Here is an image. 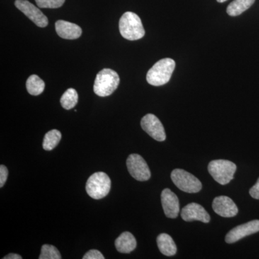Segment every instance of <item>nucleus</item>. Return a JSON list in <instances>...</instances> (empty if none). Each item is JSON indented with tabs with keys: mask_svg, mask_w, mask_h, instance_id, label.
Instances as JSON below:
<instances>
[{
	"mask_svg": "<svg viewBox=\"0 0 259 259\" xmlns=\"http://www.w3.org/2000/svg\"><path fill=\"white\" fill-rule=\"evenodd\" d=\"M176 63L169 58L161 59L153 65L146 75L148 83L158 87L166 84L171 79Z\"/></svg>",
	"mask_w": 259,
	"mask_h": 259,
	"instance_id": "1",
	"label": "nucleus"
},
{
	"mask_svg": "<svg viewBox=\"0 0 259 259\" xmlns=\"http://www.w3.org/2000/svg\"><path fill=\"white\" fill-rule=\"evenodd\" d=\"M121 35L129 40H137L145 35V30L139 15L132 12H126L119 22Z\"/></svg>",
	"mask_w": 259,
	"mask_h": 259,
	"instance_id": "2",
	"label": "nucleus"
},
{
	"mask_svg": "<svg viewBox=\"0 0 259 259\" xmlns=\"http://www.w3.org/2000/svg\"><path fill=\"white\" fill-rule=\"evenodd\" d=\"M120 83L119 75L114 70L104 69L97 74L94 83V92L100 97L112 95Z\"/></svg>",
	"mask_w": 259,
	"mask_h": 259,
	"instance_id": "3",
	"label": "nucleus"
},
{
	"mask_svg": "<svg viewBox=\"0 0 259 259\" xmlns=\"http://www.w3.org/2000/svg\"><path fill=\"white\" fill-rule=\"evenodd\" d=\"M111 189V180L107 174L96 172L88 179L86 191L92 198L100 199L106 197Z\"/></svg>",
	"mask_w": 259,
	"mask_h": 259,
	"instance_id": "4",
	"label": "nucleus"
},
{
	"mask_svg": "<svg viewBox=\"0 0 259 259\" xmlns=\"http://www.w3.org/2000/svg\"><path fill=\"white\" fill-rule=\"evenodd\" d=\"M236 169V165L228 160H214L208 165V171L211 176L222 185H226L233 180Z\"/></svg>",
	"mask_w": 259,
	"mask_h": 259,
	"instance_id": "5",
	"label": "nucleus"
},
{
	"mask_svg": "<svg viewBox=\"0 0 259 259\" xmlns=\"http://www.w3.org/2000/svg\"><path fill=\"white\" fill-rule=\"evenodd\" d=\"M172 182L180 190L187 193H197L202 190L200 181L185 170L176 168L171 174Z\"/></svg>",
	"mask_w": 259,
	"mask_h": 259,
	"instance_id": "6",
	"label": "nucleus"
},
{
	"mask_svg": "<svg viewBox=\"0 0 259 259\" xmlns=\"http://www.w3.org/2000/svg\"><path fill=\"white\" fill-rule=\"evenodd\" d=\"M126 164L130 175L134 177L135 180L145 182L149 180L151 177L149 167L144 158L140 155L136 153L130 155L126 161Z\"/></svg>",
	"mask_w": 259,
	"mask_h": 259,
	"instance_id": "7",
	"label": "nucleus"
},
{
	"mask_svg": "<svg viewBox=\"0 0 259 259\" xmlns=\"http://www.w3.org/2000/svg\"><path fill=\"white\" fill-rule=\"evenodd\" d=\"M15 5L37 26L40 28H45L49 24L47 17L40 11L38 8L32 5L28 0H16L15 2Z\"/></svg>",
	"mask_w": 259,
	"mask_h": 259,
	"instance_id": "8",
	"label": "nucleus"
},
{
	"mask_svg": "<svg viewBox=\"0 0 259 259\" xmlns=\"http://www.w3.org/2000/svg\"><path fill=\"white\" fill-rule=\"evenodd\" d=\"M141 125L145 132L156 141H164L166 139L164 127L161 121L153 114L145 115L141 120Z\"/></svg>",
	"mask_w": 259,
	"mask_h": 259,
	"instance_id": "9",
	"label": "nucleus"
},
{
	"mask_svg": "<svg viewBox=\"0 0 259 259\" xmlns=\"http://www.w3.org/2000/svg\"><path fill=\"white\" fill-rule=\"evenodd\" d=\"M257 232H259V221L255 220V221H250L245 224L236 226L231 231L228 232L226 236V242L227 243L231 244L240 241L245 237L254 234Z\"/></svg>",
	"mask_w": 259,
	"mask_h": 259,
	"instance_id": "10",
	"label": "nucleus"
},
{
	"mask_svg": "<svg viewBox=\"0 0 259 259\" xmlns=\"http://www.w3.org/2000/svg\"><path fill=\"white\" fill-rule=\"evenodd\" d=\"M161 204L163 212L167 218H176L180 213V201L176 194L169 189L162 191Z\"/></svg>",
	"mask_w": 259,
	"mask_h": 259,
	"instance_id": "11",
	"label": "nucleus"
},
{
	"mask_svg": "<svg viewBox=\"0 0 259 259\" xmlns=\"http://www.w3.org/2000/svg\"><path fill=\"white\" fill-rule=\"evenodd\" d=\"M212 209L214 212L223 218L234 217L238 212L236 204L226 196L215 197L212 202Z\"/></svg>",
	"mask_w": 259,
	"mask_h": 259,
	"instance_id": "12",
	"label": "nucleus"
},
{
	"mask_svg": "<svg viewBox=\"0 0 259 259\" xmlns=\"http://www.w3.org/2000/svg\"><path fill=\"white\" fill-rule=\"evenodd\" d=\"M182 219L187 222L198 221L207 223L210 221V216L200 204L190 203L185 206L181 212Z\"/></svg>",
	"mask_w": 259,
	"mask_h": 259,
	"instance_id": "13",
	"label": "nucleus"
},
{
	"mask_svg": "<svg viewBox=\"0 0 259 259\" xmlns=\"http://www.w3.org/2000/svg\"><path fill=\"white\" fill-rule=\"evenodd\" d=\"M55 26L56 32L61 38L74 40L79 38L82 33V30L79 25L65 20H58Z\"/></svg>",
	"mask_w": 259,
	"mask_h": 259,
	"instance_id": "14",
	"label": "nucleus"
},
{
	"mask_svg": "<svg viewBox=\"0 0 259 259\" xmlns=\"http://www.w3.org/2000/svg\"><path fill=\"white\" fill-rule=\"evenodd\" d=\"M116 249L120 253H129L137 246V242L132 233L124 232L115 241Z\"/></svg>",
	"mask_w": 259,
	"mask_h": 259,
	"instance_id": "15",
	"label": "nucleus"
},
{
	"mask_svg": "<svg viewBox=\"0 0 259 259\" xmlns=\"http://www.w3.org/2000/svg\"><path fill=\"white\" fill-rule=\"evenodd\" d=\"M158 249L162 254L166 256H172L177 253V245L169 235L161 233L157 237Z\"/></svg>",
	"mask_w": 259,
	"mask_h": 259,
	"instance_id": "16",
	"label": "nucleus"
},
{
	"mask_svg": "<svg viewBox=\"0 0 259 259\" xmlns=\"http://www.w3.org/2000/svg\"><path fill=\"white\" fill-rule=\"evenodd\" d=\"M255 0H234L227 8V13L230 16L241 15L254 4Z\"/></svg>",
	"mask_w": 259,
	"mask_h": 259,
	"instance_id": "17",
	"label": "nucleus"
},
{
	"mask_svg": "<svg viewBox=\"0 0 259 259\" xmlns=\"http://www.w3.org/2000/svg\"><path fill=\"white\" fill-rule=\"evenodd\" d=\"M26 88L30 95L37 96L44 93L45 82L37 75H31L27 80Z\"/></svg>",
	"mask_w": 259,
	"mask_h": 259,
	"instance_id": "18",
	"label": "nucleus"
},
{
	"mask_svg": "<svg viewBox=\"0 0 259 259\" xmlns=\"http://www.w3.org/2000/svg\"><path fill=\"white\" fill-rule=\"evenodd\" d=\"M77 92L73 88H69L65 92L64 95L61 97L60 102L61 106L64 107L65 110H71L76 106L78 103Z\"/></svg>",
	"mask_w": 259,
	"mask_h": 259,
	"instance_id": "19",
	"label": "nucleus"
},
{
	"mask_svg": "<svg viewBox=\"0 0 259 259\" xmlns=\"http://www.w3.org/2000/svg\"><path fill=\"white\" fill-rule=\"evenodd\" d=\"M61 139V134L58 130H51L45 135L42 147L46 151H52L59 144Z\"/></svg>",
	"mask_w": 259,
	"mask_h": 259,
	"instance_id": "20",
	"label": "nucleus"
},
{
	"mask_svg": "<svg viewBox=\"0 0 259 259\" xmlns=\"http://www.w3.org/2000/svg\"><path fill=\"white\" fill-rule=\"evenodd\" d=\"M61 255L59 250L54 245L45 244L42 245L41 253L39 259H61Z\"/></svg>",
	"mask_w": 259,
	"mask_h": 259,
	"instance_id": "21",
	"label": "nucleus"
},
{
	"mask_svg": "<svg viewBox=\"0 0 259 259\" xmlns=\"http://www.w3.org/2000/svg\"><path fill=\"white\" fill-rule=\"evenodd\" d=\"M38 8H61L64 4L65 0H35Z\"/></svg>",
	"mask_w": 259,
	"mask_h": 259,
	"instance_id": "22",
	"label": "nucleus"
},
{
	"mask_svg": "<svg viewBox=\"0 0 259 259\" xmlns=\"http://www.w3.org/2000/svg\"><path fill=\"white\" fill-rule=\"evenodd\" d=\"M105 257L98 250H90L83 255V259H104Z\"/></svg>",
	"mask_w": 259,
	"mask_h": 259,
	"instance_id": "23",
	"label": "nucleus"
},
{
	"mask_svg": "<svg viewBox=\"0 0 259 259\" xmlns=\"http://www.w3.org/2000/svg\"><path fill=\"white\" fill-rule=\"evenodd\" d=\"M8 169L4 165L0 166V187H3L8 180Z\"/></svg>",
	"mask_w": 259,
	"mask_h": 259,
	"instance_id": "24",
	"label": "nucleus"
},
{
	"mask_svg": "<svg viewBox=\"0 0 259 259\" xmlns=\"http://www.w3.org/2000/svg\"><path fill=\"white\" fill-rule=\"evenodd\" d=\"M249 193L253 198L259 199V178L255 185L250 188Z\"/></svg>",
	"mask_w": 259,
	"mask_h": 259,
	"instance_id": "25",
	"label": "nucleus"
},
{
	"mask_svg": "<svg viewBox=\"0 0 259 259\" xmlns=\"http://www.w3.org/2000/svg\"><path fill=\"white\" fill-rule=\"evenodd\" d=\"M4 259H22L21 255L16 254V253H10V254L7 255L5 256Z\"/></svg>",
	"mask_w": 259,
	"mask_h": 259,
	"instance_id": "26",
	"label": "nucleus"
},
{
	"mask_svg": "<svg viewBox=\"0 0 259 259\" xmlns=\"http://www.w3.org/2000/svg\"><path fill=\"white\" fill-rule=\"evenodd\" d=\"M227 0H217V2H218V3H225V2H226Z\"/></svg>",
	"mask_w": 259,
	"mask_h": 259,
	"instance_id": "27",
	"label": "nucleus"
}]
</instances>
